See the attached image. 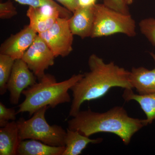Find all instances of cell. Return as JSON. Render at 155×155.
<instances>
[{"label": "cell", "mask_w": 155, "mask_h": 155, "mask_svg": "<svg viewBox=\"0 0 155 155\" xmlns=\"http://www.w3.org/2000/svg\"><path fill=\"white\" fill-rule=\"evenodd\" d=\"M90 71L72 87V104L69 116L74 117L86 101L98 99L111 88L118 87L133 89L130 83V71L116 65L114 62L106 63L102 58L95 54L88 60Z\"/></svg>", "instance_id": "6da1fadb"}, {"label": "cell", "mask_w": 155, "mask_h": 155, "mask_svg": "<svg viewBox=\"0 0 155 155\" xmlns=\"http://www.w3.org/2000/svg\"><path fill=\"white\" fill-rule=\"evenodd\" d=\"M68 128L90 137L99 133L114 134L125 145L136 133L145 127L144 119L133 118L122 106H117L103 113L91 109L79 111L68 121Z\"/></svg>", "instance_id": "7a4b0ae2"}, {"label": "cell", "mask_w": 155, "mask_h": 155, "mask_svg": "<svg viewBox=\"0 0 155 155\" xmlns=\"http://www.w3.org/2000/svg\"><path fill=\"white\" fill-rule=\"evenodd\" d=\"M83 76L75 74L67 80L58 82L54 75L45 74L38 82L22 92L25 98L18 106L17 114L27 112L31 116L46 106L54 108L61 104L70 102L68 91Z\"/></svg>", "instance_id": "3957f363"}, {"label": "cell", "mask_w": 155, "mask_h": 155, "mask_svg": "<svg viewBox=\"0 0 155 155\" xmlns=\"http://www.w3.org/2000/svg\"><path fill=\"white\" fill-rule=\"evenodd\" d=\"M49 108L46 106L39 109L27 120L21 118L17 121L21 140H35L52 146H65L67 130L48 123L45 114Z\"/></svg>", "instance_id": "277c9868"}, {"label": "cell", "mask_w": 155, "mask_h": 155, "mask_svg": "<svg viewBox=\"0 0 155 155\" xmlns=\"http://www.w3.org/2000/svg\"><path fill=\"white\" fill-rule=\"evenodd\" d=\"M94 20L90 37L122 33L129 37L136 35L135 21L130 14H123L102 4L94 6Z\"/></svg>", "instance_id": "5b68a950"}, {"label": "cell", "mask_w": 155, "mask_h": 155, "mask_svg": "<svg viewBox=\"0 0 155 155\" xmlns=\"http://www.w3.org/2000/svg\"><path fill=\"white\" fill-rule=\"evenodd\" d=\"M69 18L60 17L47 30L38 34L55 57H65L73 50L74 35L69 26Z\"/></svg>", "instance_id": "8992f818"}, {"label": "cell", "mask_w": 155, "mask_h": 155, "mask_svg": "<svg viewBox=\"0 0 155 155\" xmlns=\"http://www.w3.org/2000/svg\"><path fill=\"white\" fill-rule=\"evenodd\" d=\"M55 58L45 42L38 35L22 59L39 80L45 74V71L54 65Z\"/></svg>", "instance_id": "52a82bcc"}, {"label": "cell", "mask_w": 155, "mask_h": 155, "mask_svg": "<svg viewBox=\"0 0 155 155\" xmlns=\"http://www.w3.org/2000/svg\"><path fill=\"white\" fill-rule=\"evenodd\" d=\"M37 78L22 59L15 60L7 84L11 104H17L22 92L36 83Z\"/></svg>", "instance_id": "ba28073f"}, {"label": "cell", "mask_w": 155, "mask_h": 155, "mask_svg": "<svg viewBox=\"0 0 155 155\" xmlns=\"http://www.w3.org/2000/svg\"><path fill=\"white\" fill-rule=\"evenodd\" d=\"M38 35V34L29 25H26L18 33L11 35L1 45L0 54L10 56L15 60L21 59Z\"/></svg>", "instance_id": "9c48e42d"}, {"label": "cell", "mask_w": 155, "mask_h": 155, "mask_svg": "<svg viewBox=\"0 0 155 155\" xmlns=\"http://www.w3.org/2000/svg\"><path fill=\"white\" fill-rule=\"evenodd\" d=\"M26 16L29 19V26L38 34L47 30L59 17H64L60 10L50 5L29 7Z\"/></svg>", "instance_id": "30bf717a"}, {"label": "cell", "mask_w": 155, "mask_h": 155, "mask_svg": "<svg viewBox=\"0 0 155 155\" xmlns=\"http://www.w3.org/2000/svg\"><path fill=\"white\" fill-rule=\"evenodd\" d=\"M155 65V54L150 53ZM130 83L133 88L140 95L155 93V67L151 70L144 67H133L130 71Z\"/></svg>", "instance_id": "8fae6325"}, {"label": "cell", "mask_w": 155, "mask_h": 155, "mask_svg": "<svg viewBox=\"0 0 155 155\" xmlns=\"http://www.w3.org/2000/svg\"><path fill=\"white\" fill-rule=\"evenodd\" d=\"M69 18V26L74 35L84 39L91 37L94 20V6L90 8L79 7Z\"/></svg>", "instance_id": "7c38bea8"}, {"label": "cell", "mask_w": 155, "mask_h": 155, "mask_svg": "<svg viewBox=\"0 0 155 155\" xmlns=\"http://www.w3.org/2000/svg\"><path fill=\"white\" fill-rule=\"evenodd\" d=\"M22 141L17 122L11 121L0 128V155H17Z\"/></svg>", "instance_id": "4fadbf2b"}, {"label": "cell", "mask_w": 155, "mask_h": 155, "mask_svg": "<svg viewBox=\"0 0 155 155\" xmlns=\"http://www.w3.org/2000/svg\"><path fill=\"white\" fill-rule=\"evenodd\" d=\"M103 141L102 138L91 139L77 130H70L67 127L65 150L62 155H80L90 143L98 144Z\"/></svg>", "instance_id": "5bb4252c"}, {"label": "cell", "mask_w": 155, "mask_h": 155, "mask_svg": "<svg viewBox=\"0 0 155 155\" xmlns=\"http://www.w3.org/2000/svg\"><path fill=\"white\" fill-rule=\"evenodd\" d=\"M65 150V146H52L39 140L27 139L20 142L17 155H62Z\"/></svg>", "instance_id": "9a60e30c"}, {"label": "cell", "mask_w": 155, "mask_h": 155, "mask_svg": "<svg viewBox=\"0 0 155 155\" xmlns=\"http://www.w3.org/2000/svg\"><path fill=\"white\" fill-rule=\"evenodd\" d=\"M122 97L125 101H136L146 116L144 119L145 126L155 121V93L151 94L140 95L134 93L132 89H125Z\"/></svg>", "instance_id": "2e32d148"}, {"label": "cell", "mask_w": 155, "mask_h": 155, "mask_svg": "<svg viewBox=\"0 0 155 155\" xmlns=\"http://www.w3.org/2000/svg\"><path fill=\"white\" fill-rule=\"evenodd\" d=\"M15 60L7 55L0 54V94L8 91L7 84Z\"/></svg>", "instance_id": "e0dca14e"}, {"label": "cell", "mask_w": 155, "mask_h": 155, "mask_svg": "<svg viewBox=\"0 0 155 155\" xmlns=\"http://www.w3.org/2000/svg\"><path fill=\"white\" fill-rule=\"evenodd\" d=\"M17 2L22 5H26L29 7H41L45 5H50L54 6L60 10L63 13L64 17L70 18L72 16V12L68 11L64 7L58 5L54 0H15Z\"/></svg>", "instance_id": "ac0fdd59"}, {"label": "cell", "mask_w": 155, "mask_h": 155, "mask_svg": "<svg viewBox=\"0 0 155 155\" xmlns=\"http://www.w3.org/2000/svg\"><path fill=\"white\" fill-rule=\"evenodd\" d=\"M140 30L150 42L155 46V19L146 18L139 23Z\"/></svg>", "instance_id": "d6986e66"}, {"label": "cell", "mask_w": 155, "mask_h": 155, "mask_svg": "<svg viewBox=\"0 0 155 155\" xmlns=\"http://www.w3.org/2000/svg\"><path fill=\"white\" fill-rule=\"evenodd\" d=\"M17 112L13 108H7L2 102H0V127L5 126L10 121H15Z\"/></svg>", "instance_id": "ffe728a7"}, {"label": "cell", "mask_w": 155, "mask_h": 155, "mask_svg": "<svg viewBox=\"0 0 155 155\" xmlns=\"http://www.w3.org/2000/svg\"><path fill=\"white\" fill-rule=\"evenodd\" d=\"M17 14V9L11 0L0 4V18L1 19H11Z\"/></svg>", "instance_id": "44dd1931"}, {"label": "cell", "mask_w": 155, "mask_h": 155, "mask_svg": "<svg viewBox=\"0 0 155 155\" xmlns=\"http://www.w3.org/2000/svg\"><path fill=\"white\" fill-rule=\"evenodd\" d=\"M103 4L107 7L123 14H130L129 8L124 0H102Z\"/></svg>", "instance_id": "7402d4cb"}, {"label": "cell", "mask_w": 155, "mask_h": 155, "mask_svg": "<svg viewBox=\"0 0 155 155\" xmlns=\"http://www.w3.org/2000/svg\"><path fill=\"white\" fill-rule=\"evenodd\" d=\"M72 14L78 8V0H56Z\"/></svg>", "instance_id": "603a6c76"}, {"label": "cell", "mask_w": 155, "mask_h": 155, "mask_svg": "<svg viewBox=\"0 0 155 155\" xmlns=\"http://www.w3.org/2000/svg\"><path fill=\"white\" fill-rule=\"evenodd\" d=\"M97 0H78L79 7L90 8L94 6L96 4Z\"/></svg>", "instance_id": "cb8c5ba5"}, {"label": "cell", "mask_w": 155, "mask_h": 155, "mask_svg": "<svg viewBox=\"0 0 155 155\" xmlns=\"http://www.w3.org/2000/svg\"><path fill=\"white\" fill-rule=\"evenodd\" d=\"M124 1L127 5H129L133 3L134 0H124Z\"/></svg>", "instance_id": "d4e9b609"}]
</instances>
